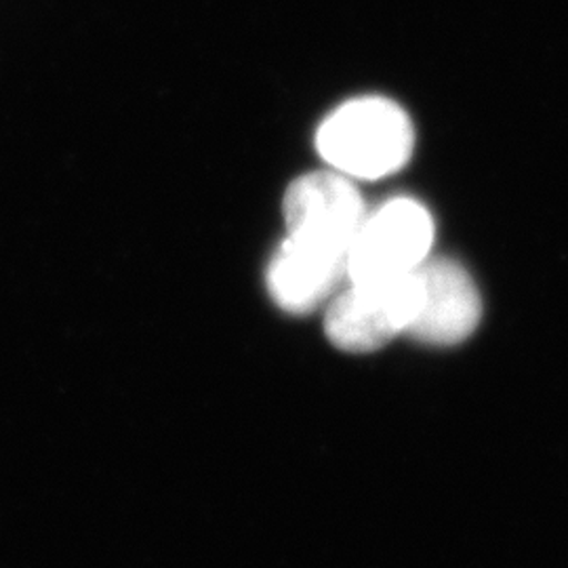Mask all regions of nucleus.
Here are the masks:
<instances>
[{
	"label": "nucleus",
	"instance_id": "20e7f679",
	"mask_svg": "<svg viewBox=\"0 0 568 568\" xmlns=\"http://www.w3.org/2000/svg\"><path fill=\"white\" fill-rule=\"evenodd\" d=\"M284 222L291 239L347 253L365 222V204L342 173H312L286 190Z\"/></svg>",
	"mask_w": 568,
	"mask_h": 568
},
{
	"label": "nucleus",
	"instance_id": "f03ea898",
	"mask_svg": "<svg viewBox=\"0 0 568 568\" xmlns=\"http://www.w3.org/2000/svg\"><path fill=\"white\" fill-rule=\"evenodd\" d=\"M434 241V222L424 204L394 199L366 215L347 251L352 284L400 278L424 264Z\"/></svg>",
	"mask_w": 568,
	"mask_h": 568
},
{
	"label": "nucleus",
	"instance_id": "423d86ee",
	"mask_svg": "<svg viewBox=\"0 0 568 568\" xmlns=\"http://www.w3.org/2000/svg\"><path fill=\"white\" fill-rule=\"evenodd\" d=\"M345 274L347 253L288 236L270 264L267 288L283 310L305 314L325 304Z\"/></svg>",
	"mask_w": 568,
	"mask_h": 568
},
{
	"label": "nucleus",
	"instance_id": "f257e3e1",
	"mask_svg": "<svg viewBox=\"0 0 568 568\" xmlns=\"http://www.w3.org/2000/svg\"><path fill=\"white\" fill-rule=\"evenodd\" d=\"M413 124L384 98H361L335 110L318 129L316 145L342 175L379 180L403 169L413 154Z\"/></svg>",
	"mask_w": 568,
	"mask_h": 568
},
{
	"label": "nucleus",
	"instance_id": "39448f33",
	"mask_svg": "<svg viewBox=\"0 0 568 568\" xmlns=\"http://www.w3.org/2000/svg\"><path fill=\"white\" fill-rule=\"evenodd\" d=\"M419 300L406 333L432 345L467 339L480 323V295L466 270L450 260H426L417 267Z\"/></svg>",
	"mask_w": 568,
	"mask_h": 568
},
{
	"label": "nucleus",
	"instance_id": "7ed1b4c3",
	"mask_svg": "<svg viewBox=\"0 0 568 568\" xmlns=\"http://www.w3.org/2000/svg\"><path fill=\"white\" fill-rule=\"evenodd\" d=\"M417 300V270L382 283L352 284L328 307L326 335L345 352H375L408 331Z\"/></svg>",
	"mask_w": 568,
	"mask_h": 568
}]
</instances>
